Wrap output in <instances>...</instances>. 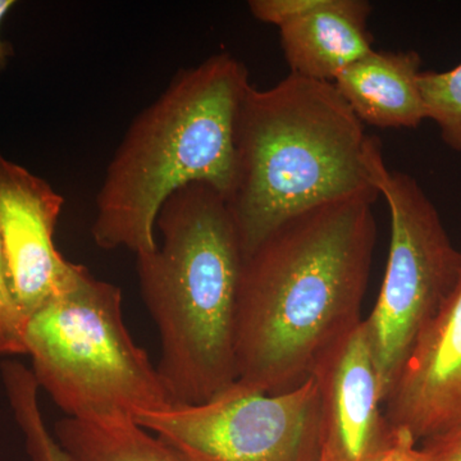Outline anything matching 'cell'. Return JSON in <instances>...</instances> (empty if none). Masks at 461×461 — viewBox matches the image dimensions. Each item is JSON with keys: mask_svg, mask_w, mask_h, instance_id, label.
Listing matches in <instances>:
<instances>
[{"mask_svg": "<svg viewBox=\"0 0 461 461\" xmlns=\"http://www.w3.org/2000/svg\"><path fill=\"white\" fill-rule=\"evenodd\" d=\"M373 200L317 206L272 230L242 260L236 381L242 393H285L363 321L377 226Z\"/></svg>", "mask_w": 461, "mask_h": 461, "instance_id": "cell-1", "label": "cell"}, {"mask_svg": "<svg viewBox=\"0 0 461 461\" xmlns=\"http://www.w3.org/2000/svg\"><path fill=\"white\" fill-rule=\"evenodd\" d=\"M364 123L333 83L290 74L269 89L249 86L233 124L235 178L227 205L242 257L272 230L317 206L373 202Z\"/></svg>", "mask_w": 461, "mask_h": 461, "instance_id": "cell-2", "label": "cell"}, {"mask_svg": "<svg viewBox=\"0 0 461 461\" xmlns=\"http://www.w3.org/2000/svg\"><path fill=\"white\" fill-rule=\"evenodd\" d=\"M162 244L138 258L142 300L159 338L157 369L172 405H199L236 381L241 247L226 199L206 184L160 208Z\"/></svg>", "mask_w": 461, "mask_h": 461, "instance_id": "cell-3", "label": "cell"}, {"mask_svg": "<svg viewBox=\"0 0 461 461\" xmlns=\"http://www.w3.org/2000/svg\"><path fill=\"white\" fill-rule=\"evenodd\" d=\"M250 86L247 66L230 53L181 69L162 95L136 115L96 195L91 235L104 250H156L166 200L191 184L229 198L235 178L233 124Z\"/></svg>", "mask_w": 461, "mask_h": 461, "instance_id": "cell-4", "label": "cell"}, {"mask_svg": "<svg viewBox=\"0 0 461 461\" xmlns=\"http://www.w3.org/2000/svg\"><path fill=\"white\" fill-rule=\"evenodd\" d=\"M32 375L69 418L133 417L173 406L123 315L122 291L77 264L60 293L32 315Z\"/></svg>", "mask_w": 461, "mask_h": 461, "instance_id": "cell-5", "label": "cell"}, {"mask_svg": "<svg viewBox=\"0 0 461 461\" xmlns=\"http://www.w3.org/2000/svg\"><path fill=\"white\" fill-rule=\"evenodd\" d=\"M366 165L391 215L386 272L364 320L384 402L415 341L456 288L461 250L417 180L388 169L377 136H369Z\"/></svg>", "mask_w": 461, "mask_h": 461, "instance_id": "cell-6", "label": "cell"}, {"mask_svg": "<svg viewBox=\"0 0 461 461\" xmlns=\"http://www.w3.org/2000/svg\"><path fill=\"white\" fill-rule=\"evenodd\" d=\"M135 420L186 461H321L323 448L312 375L275 395L230 386L199 405L139 411Z\"/></svg>", "mask_w": 461, "mask_h": 461, "instance_id": "cell-7", "label": "cell"}, {"mask_svg": "<svg viewBox=\"0 0 461 461\" xmlns=\"http://www.w3.org/2000/svg\"><path fill=\"white\" fill-rule=\"evenodd\" d=\"M63 204L47 181L0 154V238L12 288L29 318L66 287L77 266L54 244Z\"/></svg>", "mask_w": 461, "mask_h": 461, "instance_id": "cell-8", "label": "cell"}, {"mask_svg": "<svg viewBox=\"0 0 461 461\" xmlns=\"http://www.w3.org/2000/svg\"><path fill=\"white\" fill-rule=\"evenodd\" d=\"M384 406L388 424L417 444L461 433V276L412 346Z\"/></svg>", "mask_w": 461, "mask_h": 461, "instance_id": "cell-9", "label": "cell"}, {"mask_svg": "<svg viewBox=\"0 0 461 461\" xmlns=\"http://www.w3.org/2000/svg\"><path fill=\"white\" fill-rule=\"evenodd\" d=\"M309 375L320 391L324 447L342 461H372L395 429L382 411L364 320L320 355Z\"/></svg>", "mask_w": 461, "mask_h": 461, "instance_id": "cell-10", "label": "cell"}, {"mask_svg": "<svg viewBox=\"0 0 461 461\" xmlns=\"http://www.w3.org/2000/svg\"><path fill=\"white\" fill-rule=\"evenodd\" d=\"M364 0H321L304 16L280 27L281 45L291 74L333 83L348 66L373 50Z\"/></svg>", "mask_w": 461, "mask_h": 461, "instance_id": "cell-11", "label": "cell"}, {"mask_svg": "<svg viewBox=\"0 0 461 461\" xmlns=\"http://www.w3.org/2000/svg\"><path fill=\"white\" fill-rule=\"evenodd\" d=\"M417 51L373 50L333 81L363 123L378 129H417L429 120L420 87Z\"/></svg>", "mask_w": 461, "mask_h": 461, "instance_id": "cell-12", "label": "cell"}, {"mask_svg": "<svg viewBox=\"0 0 461 461\" xmlns=\"http://www.w3.org/2000/svg\"><path fill=\"white\" fill-rule=\"evenodd\" d=\"M54 437L67 461H186L133 417H65Z\"/></svg>", "mask_w": 461, "mask_h": 461, "instance_id": "cell-13", "label": "cell"}, {"mask_svg": "<svg viewBox=\"0 0 461 461\" xmlns=\"http://www.w3.org/2000/svg\"><path fill=\"white\" fill-rule=\"evenodd\" d=\"M420 87L429 120L445 144L461 153V63L445 72H421Z\"/></svg>", "mask_w": 461, "mask_h": 461, "instance_id": "cell-14", "label": "cell"}, {"mask_svg": "<svg viewBox=\"0 0 461 461\" xmlns=\"http://www.w3.org/2000/svg\"><path fill=\"white\" fill-rule=\"evenodd\" d=\"M9 402L25 435L27 451L32 461H67L56 437L50 435L42 420L38 390L32 386L18 387L12 391Z\"/></svg>", "mask_w": 461, "mask_h": 461, "instance_id": "cell-15", "label": "cell"}, {"mask_svg": "<svg viewBox=\"0 0 461 461\" xmlns=\"http://www.w3.org/2000/svg\"><path fill=\"white\" fill-rule=\"evenodd\" d=\"M29 321L12 288L0 238V355H27Z\"/></svg>", "mask_w": 461, "mask_h": 461, "instance_id": "cell-16", "label": "cell"}, {"mask_svg": "<svg viewBox=\"0 0 461 461\" xmlns=\"http://www.w3.org/2000/svg\"><path fill=\"white\" fill-rule=\"evenodd\" d=\"M321 3V0H250L249 8L257 20L281 27L313 11Z\"/></svg>", "mask_w": 461, "mask_h": 461, "instance_id": "cell-17", "label": "cell"}, {"mask_svg": "<svg viewBox=\"0 0 461 461\" xmlns=\"http://www.w3.org/2000/svg\"><path fill=\"white\" fill-rule=\"evenodd\" d=\"M372 461H423L420 447L408 432L395 429L393 439Z\"/></svg>", "mask_w": 461, "mask_h": 461, "instance_id": "cell-18", "label": "cell"}, {"mask_svg": "<svg viewBox=\"0 0 461 461\" xmlns=\"http://www.w3.org/2000/svg\"><path fill=\"white\" fill-rule=\"evenodd\" d=\"M420 453L423 461H461V433L426 442Z\"/></svg>", "mask_w": 461, "mask_h": 461, "instance_id": "cell-19", "label": "cell"}, {"mask_svg": "<svg viewBox=\"0 0 461 461\" xmlns=\"http://www.w3.org/2000/svg\"><path fill=\"white\" fill-rule=\"evenodd\" d=\"M14 5H16V2L14 0H0V27H2L3 20ZM12 56H14L12 45L8 41H3L2 33H0V71L7 68Z\"/></svg>", "mask_w": 461, "mask_h": 461, "instance_id": "cell-20", "label": "cell"}, {"mask_svg": "<svg viewBox=\"0 0 461 461\" xmlns=\"http://www.w3.org/2000/svg\"><path fill=\"white\" fill-rule=\"evenodd\" d=\"M321 461H341V459L323 446V448H321Z\"/></svg>", "mask_w": 461, "mask_h": 461, "instance_id": "cell-21", "label": "cell"}]
</instances>
